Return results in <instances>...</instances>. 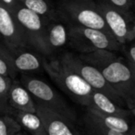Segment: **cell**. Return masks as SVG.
Returning <instances> with one entry per match:
<instances>
[{"instance_id":"26","label":"cell","mask_w":135,"mask_h":135,"mask_svg":"<svg viewBox=\"0 0 135 135\" xmlns=\"http://www.w3.org/2000/svg\"><path fill=\"white\" fill-rule=\"evenodd\" d=\"M128 135H134V131L131 129V131H129V133H128Z\"/></svg>"},{"instance_id":"16","label":"cell","mask_w":135,"mask_h":135,"mask_svg":"<svg viewBox=\"0 0 135 135\" xmlns=\"http://www.w3.org/2000/svg\"><path fill=\"white\" fill-rule=\"evenodd\" d=\"M78 56L83 62L96 68L99 70L119 57L114 51L105 49H97L85 54H80Z\"/></svg>"},{"instance_id":"1","label":"cell","mask_w":135,"mask_h":135,"mask_svg":"<svg viewBox=\"0 0 135 135\" xmlns=\"http://www.w3.org/2000/svg\"><path fill=\"white\" fill-rule=\"evenodd\" d=\"M56 11L68 25L95 29L112 36L94 0H60Z\"/></svg>"},{"instance_id":"23","label":"cell","mask_w":135,"mask_h":135,"mask_svg":"<svg viewBox=\"0 0 135 135\" xmlns=\"http://www.w3.org/2000/svg\"><path fill=\"white\" fill-rule=\"evenodd\" d=\"M103 1L116 9L119 10L122 13L132 14L131 9L134 4V0H103Z\"/></svg>"},{"instance_id":"2","label":"cell","mask_w":135,"mask_h":135,"mask_svg":"<svg viewBox=\"0 0 135 135\" xmlns=\"http://www.w3.org/2000/svg\"><path fill=\"white\" fill-rule=\"evenodd\" d=\"M43 67L53 81L80 105L88 107L90 96L94 89L79 75L65 68L58 59L50 62L44 61Z\"/></svg>"},{"instance_id":"9","label":"cell","mask_w":135,"mask_h":135,"mask_svg":"<svg viewBox=\"0 0 135 135\" xmlns=\"http://www.w3.org/2000/svg\"><path fill=\"white\" fill-rule=\"evenodd\" d=\"M0 42L10 51L22 50L28 43L21 26L9 9L0 2Z\"/></svg>"},{"instance_id":"21","label":"cell","mask_w":135,"mask_h":135,"mask_svg":"<svg viewBox=\"0 0 135 135\" xmlns=\"http://www.w3.org/2000/svg\"><path fill=\"white\" fill-rule=\"evenodd\" d=\"M11 79L0 75V114L8 113L10 110L8 105V94H9Z\"/></svg>"},{"instance_id":"20","label":"cell","mask_w":135,"mask_h":135,"mask_svg":"<svg viewBox=\"0 0 135 135\" xmlns=\"http://www.w3.org/2000/svg\"><path fill=\"white\" fill-rule=\"evenodd\" d=\"M17 71L12 64V54L0 42V75L10 79L15 77Z\"/></svg>"},{"instance_id":"22","label":"cell","mask_w":135,"mask_h":135,"mask_svg":"<svg viewBox=\"0 0 135 135\" xmlns=\"http://www.w3.org/2000/svg\"><path fill=\"white\" fill-rule=\"evenodd\" d=\"M21 125L9 116L0 117V135H16L21 131Z\"/></svg>"},{"instance_id":"17","label":"cell","mask_w":135,"mask_h":135,"mask_svg":"<svg viewBox=\"0 0 135 135\" xmlns=\"http://www.w3.org/2000/svg\"><path fill=\"white\" fill-rule=\"evenodd\" d=\"M87 112L99 123L105 126L108 129L112 131H118L120 133H128L131 131L129 124L127 121V118H119V117L110 116V115H105L103 113H100L96 110L87 107Z\"/></svg>"},{"instance_id":"11","label":"cell","mask_w":135,"mask_h":135,"mask_svg":"<svg viewBox=\"0 0 135 135\" xmlns=\"http://www.w3.org/2000/svg\"><path fill=\"white\" fill-rule=\"evenodd\" d=\"M88 108H92L100 113L110 116L119 117V118H127L129 116V109H124L122 107L118 105L105 94L99 93L97 91H93L89 100Z\"/></svg>"},{"instance_id":"25","label":"cell","mask_w":135,"mask_h":135,"mask_svg":"<svg viewBox=\"0 0 135 135\" xmlns=\"http://www.w3.org/2000/svg\"><path fill=\"white\" fill-rule=\"evenodd\" d=\"M0 2L12 12L14 8H16V6L20 3V1L19 0H0Z\"/></svg>"},{"instance_id":"27","label":"cell","mask_w":135,"mask_h":135,"mask_svg":"<svg viewBox=\"0 0 135 135\" xmlns=\"http://www.w3.org/2000/svg\"><path fill=\"white\" fill-rule=\"evenodd\" d=\"M16 135H28V134H26V133H24V132H21V131H19Z\"/></svg>"},{"instance_id":"14","label":"cell","mask_w":135,"mask_h":135,"mask_svg":"<svg viewBox=\"0 0 135 135\" xmlns=\"http://www.w3.org/2000/svg\"><path fill=\"white\" fill-rule=\"evenodd\" d=\"M46 41L51 53L68 43V28L59 21H52L46 26Z\"/></svg>"},{"instance_id":"5","label":"cell","mask_w":135,"mask_h":135,"mask_svg":"<svg viewBox=\"0 0 135 135\" xmlns=\"http://www.w3.org/2000/svg\"><path fill=\"white\" fill-rule=\"evenodd\" d=\"M58 61L68 70H71L84 80L94 91L105 94L119 107L125 105L122 98L113 91V89L109 86L107 81L103 77L101 71L96 68L83 62L78 56L70 52L62 55Z\"/></svg>"},{"instance_id":"15","label":"cell","mask_w":135,"mask_h":135,"mask_svg":"<svg viewBox=\"0 0 135 135\" xmlns=\"http://www.w3.org/2000/svg\"><path fill=\"white\" fill-rule=\"evenodd\" d=\"M21 4L42 18L45 22L56 21L59 19L56 9H55L47 0H23Z\"/></svg>"},{"instance_id":"4","label":"cell","mask_w":135,"mask_h":135,"mask_svg":"<svg viewBox=\"0 0 135 135\" xmlns=\"http://www.w3.org/2000/svg\"><path fill=\"white\" fill-rule=\"evenodd\" d=\"M108 85L128 105L129 110L134 111L135 74H133L122 57L111 62L100 70Z\"/></svg>"},{"instance_id":"12","label":"cell","mask_w":135,"mask_h":135,"mask_svg":"<svg viewBox=\"0 0 135 135\" xmlns=\"http://www.w3.org/2000/svg\"><path fill=\"white\" fill-rule=\"evenodd\" d=\"M8 105L19 112H36L35 102L25 87L12 81L8 94Z\"/></svg>"},{"instance_id":"3","label":"cell","mask_w":135,"mask_h":135,"mask_svg":"<svg viewBox=\"0 0 135 135\" xmlns=\"http://www.w3.org/2000/svg\"><path fill=\"white\" fill-rule=\"evenodd\" d=\"M68 42L72 48L81 54L97 49L115 52L120 50L122 47V45L112 36L101 31L73 25H68Z\"/></svg>"},{"instance_id":"19","label":"cell","mask_w":135,"mask_h":135,"mask_svg":"<svg viewBox=\"0 0 135 135\" xmlns=\"http://www.w3.org/2000/svg\"><path fill=\"white\" fill-rule=\"evenodd\" d=\"M83 123L85 126V131L88 135H128L129 133L128 132L125 134V133H120L108 129L96 121L87 111L83 116Z\"/></svg>"},{"instance_id":"28","label":"cell","mask_w":135,"mask_h":135,"mask_svg":"<svg viewBox=\"0 0 135 135\" xmlns=\"http://www.w3.org/2000/svg\"><path fill=\"white\" fill-rule=\"evenodd\" d=\"M19 1H20V2H21V1H23V0H19Z\"/></svg>"},{"instance_id":"18","label":"cell","mask_w":135,"mask_h":135,"mask_svg":"<svg viewBox=\"0 0 135 135\" xmlns=\"http://www.w3.org/2000/svg\"><path fill=\"white\" fill-rule=\"evenodd\" d=\"M16 120L32 135H47L45 125L36 112H19Z\"/></svg>"},{"instance_id":"8","label":"cell","mask_w":135,"mask_h":135,"mask_svg":"<svg viewBox=\"0 0 135 135\" xmlns=\"http://www.w3.org/2000/svg\"><path fill=\"white\" fill-rule=\"evenodd\" d=\"M110 34L120 45L131 42L135 37V25L132 14H125L109 6L103 0L95 1Z\"/></svg>"},{"instance_id":"6","label":"cell","mask_w":135,"mask_h":135,"mask_svg":"<svg viewBox=\"0 0 135 135\" xmlns=\"http://www.w3.org/2000/svg\"><path fill=\"white\" fill-rule=\"evenodd\" d=\"M12 14L21 26L28 45L43 55L52 54L46 41L47 23L21 2L13 9Z\"/></svg>"},{"instance_id":"7","label":"cell","mask_w":135,"mask_h":135,"mask_svg":"<svg viewBox=\"0 0 135 135\" xmlns=\"http://www.w3.org/2000/svg\"><path fill=\"white\" fill-rule=\"evenodd\" d=\"M22 83L31 95L37 100V103L65 117L71 122L76 119L77 116L73 109L48 83L32 77L23 78Z\"/></svg>"},{"instance_id":"10","label":"cell","mask_w":135,"mask_h":135,"mask_svg":"<svg viewBox=\"0 0 135 135\" xmlns=\"http://www.w3.org/2000/svg\"><path fill=\"white\" fill-rule=\"evenodd\" d=\"M36 113L41 118L47 135H81L72 122L41 104L35 103Z\"/></svg>"},{"instance_id":"13","label":"cell","mask_w":135,"mask_h":135,"mask_svg":"<svg viewBox=\"0 0 135 135\" xmlns=\"http://www.w3.org/2000/svg\"><path fill=\"white\" fill-rule=\"evenodd\" d=\"M12 64L16 71H34L42 68L44 60L39 55L22 50L11 52Z\"/></svg>"},{"instance_id":"24","label":"cell","mask_w":135,"mask_h":135,"mask_svg":"<svg viewBox=\"0 0 135 135\" xmlns=\"http://www.w3.org/2000/svg\"><path fill=\"white\" fill-rule=\"evenodd\" d=\"M126 64L133 74H135V47L134 45H131L126 52Z\"/></svg>"}]
</instances>
